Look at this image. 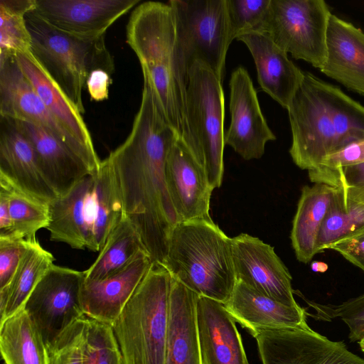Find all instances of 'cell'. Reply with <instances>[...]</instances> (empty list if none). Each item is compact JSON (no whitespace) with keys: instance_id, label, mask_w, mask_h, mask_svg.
Returning a JSON list of instances; mask_svg holds the SVG:
<instances>
[{"instance_id":"25","label":"cell","mask_w":364,"mask_h":364,"mask_svg":"<svg viewBox=\"0 0 364 364\" xmlns=\"http://www.w3.org/2000/svg\"><path fill=\"white\" fill-rule=\"evenodd\" d=\"M198 297L171 277L165 364H203L197 322Z\"/></svg>"},{"instance_id":"40","label":"cell","mask_w":364,"mask_h":364,"mask_svg":"<svg viewBox=\"0 0 364 364\" xmlns=\"http://www.w3.org/2000/svg\"><path fill=\"white\" fill-rule=\"evenodd\" d=\"M30 242L21 238L0 237V289L10 283Z\"/></svg>"},{"instance_id":"20","label":"cell","mask_w":364,"mask_h":364,"mask_svg":"<svg viewBox=\"0 0 364 364\" xmlns=\"http://www.w3.org/2000/svg\"><path fill=\"white\" fill-rule=\"evenodd\" d=\"M224 305L252 336L262 330L309 328L304 308L285 305L239 281Z\"/></svg>"},{"instance_id":"24","label":"cell","mask_w":364,"mask_h":364,"mask_svg":"<svg viewBox=\"0 0 364 364\" xmlns=\"http://www.w3.org/2000/svg\"><path fill=\"white\" fill-rule=\"evenodd\" d=\"M320 70L364 96V32L331 14L326 36V58Z\"/></svg>"},{"instance_id":"6","label":"cell","mask_w":364,"mask_h":364,"mask_svg":"<svg viewBox=\"0 0 364 364\" xmlns=\"http://www.w3.org/2000/svg\"><path fill=\"white\" fill-rule=\"evenodd\" d=\"M25 19L32 55L75 109L84 114L82 93L90 73L102 69L112 75L114 70L105 36L86 40L70 36L47 23L33 10Z\"/></svg>"},{"instance_id":"36","label":"cell","mask_w":364,"mask_h":364,"mask_svg":"<svg viewBox=\"0 0 364 364\" xmlns=\"http://www.w3.org/2000/svg\"><path fill=\"white\" fill-rule=\"evenodd\" d=\"M270 3L271 0H225L231 42L245 33L257 31Z\"/></svg>"},{"instance_id":"43","label":"cell","mask_w":364,"mask_h":364,"mask_svg":"<svg viewBox=\"0 0 364 364\" xmlns=\"http://www.w3.org/2000/svg\"><path fill=\"white\" fill-rule=\"evenodd\" d=\"M112 82L111 74L107 71L102 69L92 70L87 79L85 85L90 99L97 102L108 99Z\"/></svg>"},{"instance_id":"4","label":"cell","mask_w":364,"mask_h":364,"mask_svg":"<svg viewBox=\"0 0 364 364\" xmlns=\"http://www.w3.org/2000/svg\"><path fill=\"white\" fill-rule=\"evenodd\" d=\"M292 134L289 154L303 170L318 166L328 155L348 143V129L341 103L331 85L309 72L288 108Z\"/></svg>"},{"instance_id":"30","label":"cell","mask_w":364,"mask_h":364,"mask_svg":"<svg viewBox=\"0 0 364 364\" xmlns=\"http://www.w3.org/2000/svg\"><path fill=\"white\" fill-rule=\"evenodd\" d=\"M55 257L36 239L29 243L10 283L0 289L1 321L21 310L31 292L54 264Z\"/></svg>"},{"instance_id":"45","label":"cell","mask_w":364,"mask_h":364,"mask_svg":"<svg viewBox=\"0 0 364 364\" xmlns=\"http://www.w3.org/2000/svg\"><path fill=\"white\" fill-rule=\"evenodd\" d=\"M361 350L364 353V336L358 341Z\"/></svg>"},{"instance_id":"1","label":"cell","mask_w":364,"mask_h":364,"mask_svg":"<svg viewBox=\"0 0 364 364\" xmlns=\"http://www.w3.org/2000/svg\"><path fill=\"white\" fill-rule=\"evenodd\" d=\"M177 139L149 82L125 141L107 159L114 171L124 216L140 235L152 262L163 264L170 235L179 222L168 192L166 163Z\"/></svg>"},{"instance_id":"42","label":"cell","mask_w":364,"mask_h":364,"mask_svg":"<svg viewBox=\"0 0 364 364\" xmlns=\"http://www.w3.org/2000/svg\"><path fill=\"white\" fill-rule=\"evenodd\" d=\"M346 259L364 272V228L331 245Z\"/></svg>"},{"instance_id":"13","label":"cell","mask_w":364,"mask_h":364,"mask_svg":"<svg viewBox=\"0 0 364 364\" xmlns=\"http://www.w3.org/2000/svg\"><path fill=\"white\" fill-rule=\"evenodd\" d=\"M236 281L285 305L299 306L291 276L274 247L246 233L232 237Z\"/></svg>"},{"instance_id":"16","label":"cell","mask_w":364,"mask_h":364,"mask_svg":"<svg viewBox=\"0 0 364 364\" xmlns=\"http://www.w3.org/2000/svg\"><path fill=\"white\" fill-rule=\"evenodd\" d=\"M165 175L179 221L210 218V200L214 189L204 169L180 139L169 151Z\"/></svg>"},{"instance_id":"19","label":"cell","mask_w":364,"mask_h":364,"mask_svg":"<svg viewBox=\"0 0 364 364\" xmlns=\"http://www.w3.org/2000/svg\"><path fill=\"white\" fill-rule=\"evenodd\" d=\"M197 322L203 364H249L236 321L223 304L199 296Z\"/></svg>"},{"instance_id":"17","label":"cell","mask_w":364,"mask_h":364,"mask_svg":"<svg viewBox=\"0 0 364 364\" xmlns=\"http://www.w3.org/2000/svg\"><path fill=\"white\" fill-rule=\"evenodd\" d=\"M152 264L149 254L142 252L114 274L98 281H85L80 292L84 315L112 325Z\"/></svg>"},{"instance_id":"38","label":"cell","mask_w":364,"mask_h":364,"mask_svg":"<svg viewBox=\"0 0 364 364\" xmlns=\"http://www.w3.org/2000/svg\"><path fill=\"white\" fill-rule=\"evenodd\" d=\"M87 331V318L84 316L48 348V364H82Z\"/></svg>"},{"instance_id":"18","label":"cell","mask_w":364,"mask_h":364,"mask_svg":"<svg viewBox=\"0 0 364 364\" xmlns=\"http://www.w3.org/2000/svg\"><path fill=\"white\" fill-rule=\"evenodd\" d=\"M0 174L47 203L57 195L45 178L34 149L14 119L0 116Z\"/></svg>"},{"instance_id":"35","label":"cell","mask_w":364,"mask_h":364,"mask_svg":"<svg viewBox=\"0 0 364 364\" xmlns=\"http://www.w3.org/2000/svg\"><path fill=\"white\" fill-rule=\"evenodd\" d=\"M87 318L82 364H123L112 326Z\"/></svg>"},{"instance_id":"27","label":"cell","mask_w":364,"mask_h":364,"mask_svg":"<svg viewBox=\"0 0 364 364\" xmlns=\"http://www.w3.org/2000/svg\"><path fill=\"white\" fill-rule=\"evenodd\" d=\"M336 188L314 183L304 186L298 202L291 231V240L296 259L310 262L317 254L318 232Z\"/></svg>"},{"instance_id":"37","label":"cell","mask_w":364,"mask_h":364,"mask_svg":"<svg viewBox=\"0 0 364 364\" xmlns=\"http://www.w3.org/2000/svg\"><path fill=\"white\" fill-rule=\"evenodd\" d=\"M316 311L314 316L319 320L341 319L349 328L351 342L359 341L364 336V294L340 304H321L306 300Z\"/></svg>"},{"instance_id":"12","label":"cell","mask_w":364,"mask_h":364,"mask_svg":"<svg viewBox=\"0 0 364 364\" xmlns=\"http://www.w3.org/2000/svg\"><path fill=\"white\" fill-rule=\"evenodd\" d=\"M262 364H364V359L310 327L262 330L252 336Z\"/></svg>"},{"instance_id":"44","label":"cell","mask_w":364,"mask_h":364,"mask_svg":"<svg viewBox=\"0 0 364 364\" xmlns=\"http://www.w3.org/2000/svg\"><path fill=\"white\" fill-rule=\"evenodd\" d=\"M0 237H14L9 213V198L6 192L0 188Z\"/></svg>"},{"instance_id":"26","label":"cell","mask_w":364,"mask_h":364,"mask_svg":"<svg viewBox=\"0 0 364 364\" xmlns=\"http://www.w3.org/2000/svg\"><path fill=\"white\" fill-rule=\"evenodd\" d=\"M24 75L50 112L90 152L97 154L82 114L49 77L31 53L16 55Z\"/></svg>"},{"instance_id":"3","label":"cell","mask_w":364,"mask_h":364,"mask_svg":"<svg viewBox=\"0 0 364 364\" xmlns=\"http://www.w3.org/2000/svg\"><path fill=\"white\" fill-rule=\"evenodd\" d=\"M163 265L198 295L223 304L236 284L232 238L211 218L179 221L170 235Z\"/></svg>"},{"instance_id":"14","label":"cell","mask_w":364,"mask_h":364,"mask_svg":"<svg viewBox=\"0 0 364 364\" xmlns=\"http://www.w3.org/2000/svg\"><path fill=\"white\" fill-rule=\"evenodd\" d=\"M140 0H36L34 13L53 28L86 40L105 36Z\"/></svg>"},{"instance_id":"2","label":"cell","mask_w":364,"mask_h":364,"mask_svg":"<svg viewBox=\"0 0 364 364\" xmlns=\"http://www.w3.org/2000/svg\"><path fill=\"white\" fill-rule=\"evenodd\" d=\"M126 37L165 118L193 155L187 111L188 69L179 47L172 7L153 1L137 5L128 21Z\"/></svg>"},{"instance_id":"28","label":"cell","mask_w":364,"mask_h":364,"mask_svg":"<svg viewBox=\"0 0 364 364\" xmlns=\"http://www.w3.org/2000/svg\"><path fill=\"white\" fill-rule=\"evenodd\" d=\"M95 176L89 250L100 252L108 235L124 214L116 178L107 158L101 161L100 169Z\"/></svg>"},{"instance_id":"39","label":"cell","mask_w":364,"mask_h":364,"mask_svg":"<svg viewBox=\"0 0 364 364\" xmlns=\"http://www.w3.org/2000/svg\"><path fill=\"white\" fill-rule=\"evenodd\" d=\"M309 177L314 183L340 188L346 198L364 205V163L331 173L309 174Z\"/></svg>"},{"instance_id":"32","label":"cell","mask_w":364,"mask_h":364,"mask_svg":"<svg viewBox=\"0 0 364 364\" xmlns=\"http://www.w3.org/2000/svg\"><path fill=\"white\" fill-rule=\"evenodd\" d=\"M0 188L7 193L14 237L36 240V232L48 225L49 203L18 188L0 174Z\"/></svg>"},{"instance_id":"9","label":"cell","mask_w":364,"mask_h":364,"mask_svg":"<svg viewBox=\"0 0 364 364\" xmlns=\"http://www.w3.org/2000/svg\"><path fill=\"white\" fill-rule=\"evenodd\" d=\"M168 4L188 70L199 61L222 79L231 43L225 0H171Z\"/></svg>"},{"instance_id":"5","label":"cell","mask_w":364,"mask_h":364,"mask_svg":"<svg viewBox=\"0 0 364 364\" xmlns=\"http://www.w3.org/2000/svg\"><path fill=\"white\" fill-rule=\"evenodd\" d=\"M171 275L153 262L111 325L123 364H165Z\"/></svg>"},{"instance_id":"11","label":"cell","mask_w":364,"mask_h":364,"mask_svg":"<svg viewBox=\"0 0 364 364\" xmlns=\"http://www.w3.org/2000/svg\"><path fill=\"white\" fill-rule=\"evenodd\" d=\"M0 116L43 127L79 156L92 174L99 171L97 154L87 149L50 112L23 73L16 55H0Z\"/></svg>"},{"instance_id":"21","label":"cell","mask_w":364,"mask_h":364,"mask_svg":"<svg viewBox=\"0 0 364 364\" xmlns=\"http://www.w3.org/2000/svg\"><path fill=\"white\" fill-rule=\"evenodd\" d=\"M237 39L243 42L251 53L262 89L287 109L301 82L304 71L263 33L249 31Z\"/></svg>"},{"instance_id":"33","label":"cell","mask_w":364,"mask_h":364,"mask_svg":"<svg viewBox=\"0 0 364 364\" xmlns=\"http://www.w3.org/2000/svg\"><path fill=\"white\" fill-rule=\"evenodd\" d=\"M363 228L364 205L348 199L336 188L318 232L317 253Z\"/></svg>"},{"instance_id":"34","label":"cell","mask_w":364,"mask_h":364,"mask_svg":"<svg viewBox=\"0 0 364 364\" xmlns=\"http://www.w3.org/2000/svg\"><path fill=\"white\" fill-rule=\"evenodd\" d=\"M36 0H0V55L31 53V36L25 16Z\"/></svg>"},{"instance_id":"15","label":"cell","mask_w":364,"mask_h":364,"mask_svg":"<svg viewBox=\"0 0 364 364\" xmlns=\"http://www.w3.org/2000/svg\"><path fill=\"white\" fill-rule=\"evenodd\" d=\"M230 89L231 120L225 143L245 160L259 159L266 144L276 136L262 114L256 90L243 67L232 72Z\"/></svg>"},{"instance_id":"22","label":"cell","mask_w":364,"mask_h":364,"mask_svg":"<svg viewBox=\"0 0 364 364\" xmlns=\"http://www.w3.org/2000/svg\"><path fill=\"white\" fill-rule=\"evenodd\" d=\"M14 120L30 141L40 168L58 197L65 195L79 181L92 174L79 156L47 129L28 121Z\"/></svg>"},{"instance_id":"29","label":"cell","mask_w":364,"mask_h":364,"mask_svg":"<svg viewBox=\"0 0 364 364\" xmlns=\"http://www.w3.org/2000/svg\"><path fill=\"white\" fill-rule=\"evenodd\" d=\"M0 324V350L6 364H48L47 346L23 308Z\"/></svg>"},{"instance_id":"41","label":"cell","mask_w":364,"mask_h":364,"mask_svg":"<svg viewBox=\"0 0 364 364\" xmlns=\"http://www.w3.org/2000/svg\"><path fill=\"white\" fill-rule=\"evenodd\" d=\"M362 163H364V139L352 143L328 155L318 166L308 172L309 174L331 173Z\"/></svg>"},{"instance_id":"10","label":"cell","mask_w":364,"mask_h":364,"mask_svg":"<svg viewBox=\"0 0 364 364\" xmlns=\"http://www.w3.org/2000/svg\"><path fill=\"white\" fill-rule=\"evenodd\" d=\"M85 270L53 264L37 284L23 309L38 329L47 348L84 316L80 292Z\"/></svg>"},{"instance_id":"7","label":"cell","mask_w":364,"mask_h":364,"mask_svg":"<svg viewBox=\"0 0 364 364\" xmlns=\"http://www.w3.org/2000/svg\"><path fill=\"white\" fill-rule=\"evenodd\" d=\"M220 79L208 66L195 61L188 70L187 111L195 151L213 189L224 173L225 98Z\"/></svg>"},{"instance_id":"8","label":"cell","mask_w":364,"mask_h":364,"mask_svg":"<svg viewBox=\"0 0 364 364\" xmlns=\"http://www.w3.org/2000/svg\"><path fill=\"white\" fill-rule=\"evenodd\" d=\"M323 0H271L257 31L267 35L297 60L321 70L326 58V36L331 16Z\"/></svg>"},{"instance_id":"23","label":"cell","mask_w":364,"mask_h":364,"mask_svg":"<svg viewBox=\"0 0 364 364\" xmlns=\"http://www.w3.org/2000/svg\"><path fill=\"white\" fill-rule=\"evenodd\" d=\"M95 178V174L86 176L68 193L49 203L46 229L50 240L65 243L73 249H90Z\"/></svg>"},{"instance_id":"31","label":"cell","mask_w":364,"mask_h":364,"mask_svg":"<svg viewBox=\"0 0 364 364\" xmlns=\"http://www.w3.org/2000/svg\"><path fill=\"white\" fill-rule=\"evenodd\" d=\"M142 252L147 250L140 235L124 216L108 235L95 261L85 270V281H98L114 274Z\"/></svg>"}]
</instances>
